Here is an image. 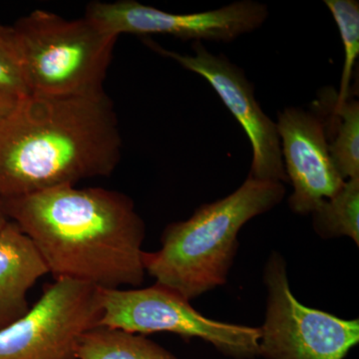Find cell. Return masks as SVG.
Listing matches in <instances>:
<instances>
[{"instance_id": "1", "label": "cell", "mask_w": 359, "mask_h": 359, "mask_svg": "<svg viewBox=\"0 0 359 359\" xmlns=\"http://www.w3.org/2000/svg\"><path fill=\"white\" fill-rule=\"evenodd\" d=\"M1 204L55 280L69 278L101 290L144 282L145 224L128 196L65 185L1 199Z\"/></svg>"}, {"instance_id": "2", "label": "cell", "mask_w": 359, "mask_h": 359, "mask_svg": "<svg viewBox=\"0 0 359 359\" xmlns=\"http://www.w3.org/2000/svg\"><path fill=\"white\" fill-rule=\"evenodd\" d=\"M121 151L119 123L105 91L28 94L0 119V199L109 176Z\"/></svg>"}, {"instance_id": "3", "label": "cell", "mask_w": 359, "mask_h": 359, "mask_svg": "<svg viewBox=\"0 0 359 359\" xmlns=\"http://www.w3.org/2000/svg\"><path fill=\"white\" fill-rule=\"evenodd\" d=\"M285 195L280 182L248 177L231 195L201 205L186 221L170 224L161 249L144 252L146 273L189 302L224 285L237 254L238 231Z\"/></svg>"}, {"instance_id": "4", "label": "cell", "mask_w": 359, "mask_h": 359, "mask_svg": "<svg viewBox=\"0 0 359 359\" xmlns=\"http://www.w3.org/2000/svg\"><path fill=\"white\" fill-rule=\"evenodd\" d=\"M29 94L88 96L104 92L118 37L84 16L67 20L36 9L13 25Z\"/></svg>"}, {"instance_id": "5", "label": "cell", "mask_w": 359, "mask_h": 359, "mask_svg": "<svg viewBox=\"0 0 359 359\" xmlns=\"http://www.w3.org/2000/svg\"><path fill=\"white\" fill-rule=\"evenodd\" d=\"M101 327L136 334L169 332L185 339H204L236 359L259 355V328L205 318L188 299L156 283L137 290H101Z\"/></svg>"}, {"instance_id": "6", "label": "cell", "mask_w": 359, "mask_h": 359, "mask_svg": "<svg viewBox=\"0 0 359 359\" xmlns=\"http://www.w3.org/2000/svg\"><path fill=\"white\" fill-rule=\"evenodd\" d=\"M266 321L259 355L266 359H344L359 341L358 320L308 308L290 290L285 263L273 252L264 271Z\"/></svg>"}, {"instance_id": "7", "label": "cell", "mask_w": 359, "mask_h": 359, "mask_svg": "<svg viewBox=\"0 0 359 359\" xmlns=\"http://www.w3.org/2000/svg\"><path fill=\"white\" fill-rule=\"evenodd\" d=\"M101 314L99 289L57 278L22 318L0 330V359H78L80 340Z\"/></svg>"}, {"instance_id": "8", "label": "cell", "mask_w": 359, "mask_h": 359, "mask_svg": "<svg viewBox=\"0 0 359 359\" xmlns=\"http://www.w3.org/2000/svg\"><path fill=\"white\" fill-rule=\"evenodd\" d=\"M85 16L104 32L121 34H164L183 40L229 42L259 29L269 18L268 6L252 0L195 13H173L134 0L95 1Z\"/></svg>"}, {"instance_id": "9", "label": "cell", "mask_w": 359, "mask_h": 359, "mask_svg": "<svg viewBox=\"0 0 359 359\" xmlns=\"http://www.w3.org/2000/svg\"><path fill=\"white\" fill-rule=\"evenodd\" d=\"M147 43L153 50L204 78L214 88L249 137L252 149L250 177L280 183L289 181L276 124L257 102L254 86L245 77L244 70L226 56L211 53L201 41L194 43V54H180L162 48L154 42Z\"/></svg>"}, {"instance_id": "10", "label": "cell", "mask_w": 359, "mask_h": 359, "mask_svg": "<svg viewBox=\"0 0 359 359\" xmlns=\"http://www.w3.org/2000/svg\"><path fill=\"white\" fill-rule=\"evenodd\" d=\"M276 124L285 174L294 187L290 209L313 214L346 183L330 157L325 123L316 112L289 107L278 113Z\"/></svg>"}, {"instance_id": "11", "label": "cell", "mask_w": 359, "mask_h": 359, "mask_svg": "<svg viewBox=\"0 0 359 359\" xmlns=\"http://www.w3.org/2000/svg\"><path fill=\"white\" fill-rule=\"evenodd\" d=\"M47 273L32 241L9 221L0 231V330L27 313L28 292Z\"/></svg>"}, {"instance_id": "12", "label": "cell", "mask_w": 359, "mask_h": 359, "mask_svg": "<svg viewBox=\"0 0 359 359\" xmlns=\"http://www.w3.org/2000/svg\"><path fill=\"white\" fill-rule=\"evenodd\" d=\"M78 359H178L144 335L107 327L92 328L80 340Z\"/></svg>"}, {"instance_id": "13", "label": "cell", "mask_w": 359, "mask_h": 359, "mask_svg": "<svg viewBox=\"0 0 359 359\" xmlns=\"http://www.w3.org/2000/svg\"><path fill=\"white\" fill-rule=\"evenodd\" d=\"M332 105V117L327 126H332V133L327 134L328 150L335 169L344 181L359 177V102L348 99L346 102H335L337 91H325ZM325 122V121H323Z\"/></svg>"}, {"instance_id": "14", "label": "cell", "mask_w": 359, "mask_h": 359, "mask_svg": "<svg viewBox=\"0 0 359 359\" xmlns=\"http://www.w3.org/2000/svg\"><path fill=\"white\" fill-rule=\"evenodd\" d=\"M314 231L321 238L349 237L359 244V177L349 179L339 192L313 212Z\"/></svg>"}, {"instance_id": "15", "label": "cell", "mask_w": 359, "mask_h": 359, "mask_svg": "<svg viewBox=\"0 0 359 359\" xmlns=\"http://www.w3.org/2000/svg\"><path fill=\"white\" fill-rule=\"evenodd\" d=\"M339 27L344 49V63L335 102L351 99V79L359 55V2L358 0H325Z\"/></svg>"}, {"instance_id": "16", "label": "cell", "mask_w": 359, "mask_h": 359, "mask_svg": "<svg viewBox=\"0 0 359 359\" xmlns=\"http://www.w3.org/2000/svg\"><path fill=\"white\" fill-rule=\"evenodd\" d=\"M0 89L22 98L29 94L22 54L13 26L0 25Z\"/></svg>"}, {"instance_id": "17", "label": "cell", "mask_w": 359, "mask_h": 359, "mask_svg": "<svg viewBox=\"0 0 359 359\" xmlns=\"http://www.w3.org/2000/svg\"><path fill=\"white\" fill-rule=\"evenodd\" d=\"M18 99L20 98L8 93L6 90L0 89V119L6 117L13 111Z\"/></svg>"}, {"instance_id": "18", "label": "cell", "mask_w": 359, "mask_h": 359, "mask_svg": "<svg viewBox=\"0 0 359 359\" xmlns=\"http://www.w3.org/2000/svg\"><path fill=\"white\" fill-rule=\"evenodd\" d=\"M9 219L7 218L4 207H2L1 199H0V231L4 228V226L8 223Z\"/></svg>"}]
</instances>
